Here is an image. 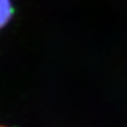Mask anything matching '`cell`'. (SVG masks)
<instances>
[{
	"mask_svg": "<svg viewBox=\"0 0 127 127\" xmlns=\"http://www.w3.org/2000/svg\"><path fill=\"white\" fill-rule=\"evenodd\" d=\"M12 6L9 0H0V28L3 27L11 18Z\"/></svg>",
	"mask_w": 127,
	"mask_h": 127,
	"instance_id": "obj_1",
	"label": "cell"
},
{
	"mask_svg": "<svg viewBox=\"0 0 127 127\" xmlns=\"http://www.w3.org/2000/svg\"><path fill=\"white\" fill-rule=\"evenodd\" d=\"M0 127H5V126H3V125H0Z\"/></svg>",
	"mask_w": 127,
	"mask_h": 127,
	"instance_id": "obj_2",
	"label": "cell"
}]
</instances>
